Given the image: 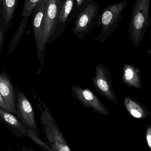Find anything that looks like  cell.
<instances>
[{"instance_id":"obj_1","label":"cell","mask_w":151,"mask_h":151,"mask_svg":"<svg viewBox=\"0 0 151 151\" xmlns=\"http://www.w3.org/2000/svg\"><path fill=\"white\" fill-rule=\"evenodd\" d=\"M150 0H135L134 2L129 32L131 42L135 47H138L150 26Z\"/></svg>"},{"instance_id":"obj_2","label":"cell","mask_w":151,"mask_h":151,"mask_svg":"<svg viewBox=\"0 0 151 151\" xmlns=\"http://www.w3.org/2000/svg\"><path fill=\"white\" fill-rule=\"evenodd\" d=\"M127 2V0H123L110 4L105 8L99 14L96 25L98 28H102L96 39L99 42H105L118 27Z\"/></svg>"},{"instance_id":"obj_3","label":"cell","mask_w":151,"mask_h":151,"mask_svg":"<svg viewBox=\"0 0 151 151\" xmlns=\"http://www.w3.org/2000/svg\"><path fill=\"white\" fill-rule=\"evenodd\" d=\"M99 6L96 1L92 0L76 17L73 33L81 40H84L90 32L96 25Z\"/></svg>"},{"instance_id":"obj_4","label":"cell","mask_w":151,"mask_h":151,"mask_svg":"<svg viewBox=\"0 0 151 151\" xmlns=\"http://www.w3.org/2000/svg\"><path fill=\"white\" fill-rule=\"evenodd\" d=\"M63 0H46L42 47L45 52L48 42H51L54 32L58 24Z\"/></svg>"},{"instance_id":"obj_5","label":"cell","mask_w":151,"mask_h":151,"mask_svg":"<svg viewBox=\"0 0 151 151\" xmlns=\"http://www.w3.org/2000/svg\"><path fill=\"white\" fill-rule=\"evenodd\" d=\"M91 81L96 90L104 97L115 104L119 102L112 84L111 75L109 70L102 63L96 67L95 76Z\"/></svg>"},{"instance_id":"obj_6","label":"cell","mask_w":151,"mask_h":151,"mask_svg":"<svg viewBox=\"0 0 151 151\" xmlns=\"http://www.w3.org/2000/svg\"><path fill=\"white\" fill-rule=\"evenodd\" d=\"M45 3L46 0H40L32 12V25L34 37L36 43L37 57L42 66L44 65L45 62V52L42 49V42Z\"/></svg>"},{"instance_id":"obj_7","label":"cell","mask_w":151,"mask_h":151,"mask_svg":"<svg viewBox=\"0 0 151 151\" xmlns=\"http://www.w3.org/2000/svg\"><path fill=\"white\" fill-rule=\"evenodd\" d=\"M15 94L16 113L18 117L27 127L36 132L37 125L32 104L19 88L15 89Z\"/></svg>"},{"instance_id":"obj_8","label":"cell","mask_w":151,"mask_h":151,"mask_svg":"<svg viewBox=\"0 0 151 151\" xmlns=\"http://www.w3.org/2000/svg\"><path fill=\"white\" fill-rule=\"evenodd\" d=\"M72 95L83 106L91 108L94 111L103 115H109V111L98 97L88 88H83L78 85L71 86Z\"/></svg>"},{"instance_id":"obj_9","label":"cell","mask_w":151,"mask_h":151,"mask_svg":"<svg viewBox=\"0 0 151 151\" xmlns=\"http://www.w3.org/2000/svg\"><path fill=\"white\" fill-rule=\"evenodd\" d=\"M0 94L10 112L17 114L15 89L12 85L9 76L5 71L0 73Z\"/></svg>"},{"instance_id":"obj_10","label":"cell","mask_w":151,"mask_h":151,"mask_svg":"<svg viewBox=\"0 0 151 151\" xmlns=\"http://www.w3.org/2000/svg\"><path fill=\"white\" fill-rule=\"evenodd\" d=\"M0 121L18 137H27V127L13 115V114L0 108Z\"/></svg>"},{"instance_id":"obj_11","label":"cell","mask_w":151,"mask_h":151,"mask_svg":"<svg viewBox=\"0 0 151 151\" xmlns=\"http://www.w3.org/2000/svg\"><path fill=\"white\" fill-rule=\"evenodd\" d=\"M74 0H63L58 24L54 32L51 42H55L65 31L67 21L73 9Z\"/></svg>"},{"instance_id":"obj_12","label":"cell","mask_w":151,"mask_h":151,"mask_svg":"<svg viewBox=\"0 0 151 151\" xmlns=\"http://www.w3.org/2000/svg\"><path fill=\"white\" fill-rule=\"evenodd\" d=\"M123 104L129 114L136 119H145L151 115V112L145 106L134 99L126 97L123 99Z\"/></svg>"},{"instance_id":"obj_13","label":"cell","mask_w":151,"mask_h":151,"mask_svg":"<svg viewBox=\"0 0 151 151\" xmlns=\"http://www.w3.org/2000/svg\"><path fill=\"white\" fill-rule=\"evenodd\" d=\"M138 68L132 65L125 64L123 67L122 80L124 83L130 87L141 89L142 78Z\"/></svg>"},{"instance_id":"obj_14","label":"cell","mask_w":151,"mask_h":151,"mask_svg":"<svg viewBox=\"0 0 151 151\" xmlns=\"http://www.w3.org/2000/svg\"><path fill=\"white\" fill-rule=\"evenodd\" d=\"M19 0H3L0 12V25L4 29L8 30L14 17L15 10Z\"/></svg>"},{"instance_id":"obj_15","label":"cell","mask_w":151,"mask_h":151,"mask_svg":"<svg viewBox=\"0 0 151 151\" xmlns=\"http://www.w3.org/2000/svg\"><path fill=\"white\" fill-rule=\"evenodd\" d=\"M40 0H24L20 17H22L20 24L27 25L29 17L36 4Z\"/></svg>"},{"instance_id":"obj_16","label":"cell","mask_w":151,"mask_h":151,"mask_svg":"<svg viewBox=\"0 0 151 151\" xmlns=\"http://www.w3.org/2000/svg\"><path fill=\"white\" fill-rule=\"evenodd\" d=\"M92 1V0H74L73 9L70 16L67 21L66 27L68 26L72 21L74 19L76 18V17Z\"/></svg>"},{"instance_id":"obj_17","label":"cell","mask_w":151,"mask_h":151,"mask_svg":"<svg viewBox=\"0 0 151 151\" xmlns=\"http://www.w3.org/2000/svg\"><path fill=\"white\" fill-rule=\"evenodd\" d=\"M145 137L149 149L151 151V124L147 126L146 128Z\"/></svg>"},{"instance_id":"obj_18","label":"cell","mask_w":151,"mask_h":151,"mask_svg":"<svg viewBox=\"0 0 151 151\" xmlns=\"http://www.w3.org/2000/svg\"><path fill=\"white\" fill-rule=\"evenodd\" d=\"M6 32V30H4L0 25V54L1 52L2 48L3 46L4 41V37H5Z\"/></svg>"},{"instance_id":"obj_19","label":"cell","mask_w":151,"mask_h":151,"mask_svg":"<svg viewBox=\"0 0 151 151\" xmlns=\"http://www.w3.org/2000/svg\"><path fill=\"white\" fill-rule=\"evenodd\" d=\"M0 108H2L4 110L8 111L10 112L9 110L7 107L5 102L4 100L3 99L2 97L1 96V94H0Z\"/></svg>"},{"instance_id":"obj_20","label":"cell","mask_w":151,"mask_h":151,"mask_svg":"<svg viewBox=\"0 0 151 151\" xmlns=\"http://www.w3.org/2000/svg\"><path fill=\"white\" fill-rule=\"evenodd\" d=\"M59 151H70V150L69 147L65 145V146H63V147H61Z\"/></svg>"},{"instance_id":"obj_21","label":"cell","mask_w":151,"mask_h":151,"mask_svg":"<svg viewBox=\"0 0 151 151\" xmlns=\"http://www.w3.org/2000/svg\"><path fill=\"white\" fill-rule=\"evenodd\" d=\"M3 0H0V12H1V9L2 4Z\"/></svg>"},{"instance_id":"obj_22","label":"cell","mask_w":151,"mask_h":151,"mask_svg":"<svg viewBox=\"0 0 151 151\" xmlns=\"http://www.w3.org/2000/svg\"><path fill=\"white\" fill-rule=\"evenodd\" d=\"M150 40L151 42V24H150Z\"/></svg>"},{"instance_id":"obj_23","label":"cell","mask_w":151,"mask_h":151,"mask_svg":"<svg viewBox=\"0 0 151 151\" xmlns=\"http://www.w3.org/2000/svg\"><path fill=\"white\" fill-rule=\"evenodd\" d=\"M9 151H12L10 149L9 147ZM19 151V150L18 151Z\"/></svg>"}]
</instances>
